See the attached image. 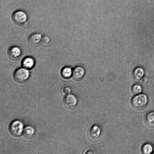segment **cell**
<instances>
[{
	"instance_id": "6da1fadb",
	"label": "cell",
	"mask_w": 154,
	"mask_h": 154,
	"mask_svg": "<svg viewBox=\"0 0 154 154\" xmlns=\"http://www.w3.org/2000/svg\"><path fill=\"white\" fill-rule=\"evenodd\" d=\"M148 99L147 96L144 94L135 95L131 100V103L133 107L137 110L144 108L147 105Z\"/></svg>"
},
{
	"instance_id": "7a4b0ae2",
	"label": "cell",
	"mask_w": 154,
	"mask_h": 154,
	"mask_svg": "<svg viewBox=\"0 0 154 154\" xmlns=\"http://www.w3.org/2000/svg\"><path fill=\"white\" fill-rule=\"evenodd\" d=\"M13 21L18 25L24 24L27 21L28 16L25 12L17 10L13 12L12 16Z\"/></svg>"
},
{
	"instance_id": "3957f363",
	"label": "cell",
	"mask_w": 154,
	"mask_h": 154,
	"mask_svg": "<svg viewBox=\"0 0 154 154\" xmlns=\"http://www.w3.org/2000/svg\"><path fill=\"white\" fill-rule=\"evenodd\" d=\"M29 76V71L24 68L17 69L13 74L14 79L18 82H22L26 81Z\"/></svg>"
},
{
	"instance_id": "277c9868",
	"label": "cell",
	"mask_w": 154,
	"mask_h": 154,
	"mask_svg": "<svg viewBox=\"0 0 154 154\" xmlns=\"http://www.w3.org/2000/svg\"><path fill=\"white\" fill-rule=\"evenodd\" d=\"M23 125L21 121L15 120L13 121L9 126L11 133L15 136H20L23 131Z\"/></svg>"
},
{
	"instance_id": "5b68a950",
	"label": "cell",
	"mask_w": 154,
	"mask_h": 154,
	"mask_svg": "<svg viewBox=\"0 0 154 154\" xmlns=\"http://www.w3.org/2000/svg\"><path fill=\"white\" fill-rule=\"evenodd\" d=\"M100 134V128L97 125H94L89 130L88 132V136L90 140L96 141L99 139Z\"/></svg>"
},
{
	"instance_id": "8992f818",
	"label": "cell",
	"mask_w": 154,
	"mask_h": 154,
	"mask_svg": "<svg viewBox=\"0 0 154 154\" xmlns=\"http://www.w3.org/2000/svg\"><path fill=\"white\" fill-rule=\"evenodd\" d=\"M77 103V98L72 94L66 95L63 100L64 105L68 109H72L75 106Z\"/></svg>"
},
{
	"instance_id": "52a82bcc",
	"label": "cell",
	"mask_w": 154,
	"mask_h": 154,
	"mask_svg": "<svg viewBox=\"0 0 154 154\" xmlns=\"http://www.w3.org/2000/svg\"><path fill=\"white\" fill-rule=\"evenodd\" d=\"M42 38V35L40 34L33 33L30 35L29 37L28 42L30 46H35L41 41Z\"/></svg>"
},
{
	"instance_id": "ba28073f",
	"label": "cell",
	"mask_w": 154,
	"mask_h": 154,
	"mask_svg": "<svg viewBox=\"0 0 154 154\" xmlns=\"http://www.w3.org/2000/svg\"><path fill=\"white\" fill-rule=\"evenodd\" d=\"M21 54V49L18 47L14 46L10 47L8 50V54L12 59H15L19 57Z\"/></svg>"
},
{
	"instance_id": "9c48e42d",
	"label": "cell",
	"mask_w": 154,
	"mask_h": 154,
	"mask_svg": "<svg viewBox=\"0 0 154 154\" xmlns=\"http://www.w3.org/2000/svg\"><path fill=\"white\" fill-rule=\"evenodd\" d=\"M85 70L84 68L80 66L76 67L72 70V76L76 80L82 79L84 76Z\"/></svg>"
},
{
	"instance_id": "30bf717a",
	"label": "cell",
	"mask_w": 154,
	"mask_h": 154,
	"mask_svg": "<svg viewBox=\"0 0 154 154\" xmlns=\"http://www.w3.org/2000/svg\"><path fill=\"white\" fill-rule=\"evenodd\" d=\"M144 74V69L141 67H137L136 68L133 72V77L135 81H138L143 77Z\"/></svg>"
},
{
	"instance_id": "8fae6325",
	"label": "cell",
	"mask_w": 154,
	"mask_h": 154,
	"mask_svg": "<svg viewBox=\"0 0 154 154\" xmlns=\"http://www.w3.org/2000/svg\"><path fill=\"white\" fill-rule=\"evenodd\" d=\"M35 64V61L30 57H27L24 58L22 62V66L26 69L32 68Z\"/></svg>"
},
{
	"instance_id": "7c38bea8",
	"label": "cell",
	"mask_w": 154,
	"mask_h": 154,
	"mask_svg": "<svg viewBox=\"0 0 154 154\" xmlns=\"http://www.w3.org/2000/svg\"><path fill=\"white\" fill-rule=\"evenodd\" d=\"M145 122L149 127H154V112H150L146 114L145 117Z\"/></svg>"
},
{
	"instance_id": "4fadbf2b",
	"label": "cell",
	"mask_w": 154,
	"mask_h": 154,
	"mask_svg": "<svg viewBox=\"0 0 154 154\" xmlns=\"http://www.w3.org/2000/svg\"><path fill=\"white\" fill-rule=\"evenodd\" d=\"M35 133L34 128L31 126H28L26 127L23 131V137L27 139L32 137Z\"/></svg>"
},
{
	"instance_id": "5bb4252c",
	"label": "cell",
	"mask_w": 154,
	"mask_h": 154,
	"mask_svg": "<svg viewBox=\"0 0 154 154\" xmlns=\"http://www.w3.org/2000/svg\"><path fill=\"white\" fill-rule=\"evenodd\" d=\"M153 146L151 144L149 143L144 144L141 148V151L143 154H151L153 152Z\"/></svg>"
},
{
	"instance_id": "9a60e30c",
	"label": "cell",
	"mask_w": 154,
	"mask_h": 154,
	"mask_svg": "<svg viewBox=\"0 0 154 154\" xmlns=\"http://www.w3.org/2000/svg\"><path fill=\"white\" fill-rule=\"evenodd\" d=\"M72 70L69 67H65L63 68L61 71L62 76L64 78L67 79L72 75Z\"/></svg>"
},
{
	"instance_id": "2e32d148",
	"label": "cell",
	"mask_w": 154,
	"mask_h": 154,
	"mask_svg": "<svg viewBox=\"0 0 154 154\" xmlns=\"http://www.w3.org/2000/svg\"><path fill=\"white\" fill-rule=\"evenodd\" d=\"M131 91L132 93L136 95L141 93L142 91V88L140 85L136 84L132 87Z\"/></svg>"
},
{
	"instance_id": "e0dca14e",
	"label": "cell",
	"mask_w": 154,
	"mask_h": 154,
	"mask_svg": "<svg viewBox=\"0 0 154 154\" xmlns=\"http://www.w3.org/2000/svg\"><path fill=\"white\" fill-rule=\"evenodd\" d=\"M71 89L70 87L67 86H63L61 89V93L63 95L66 96L70 93Z\"/></svg>"
},
{
	"instance_id": "ac0fdd59",
	"label": "cell",
	"mask_w": 154,
	"mask_h": 154,
	"mask_svg": "<svg viewBox=\"0 0 154 154\" xmlns=\"http://www.w3.org/2000/svg\"><path fill=\"white\" fill-rule=\"evenodd\" d=\"M50 42L49 38L47 36L43 37L41 41V45L43 46H46L48 45Z\"/></svg>"
}]
</instances>
